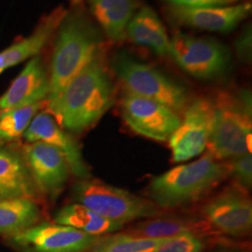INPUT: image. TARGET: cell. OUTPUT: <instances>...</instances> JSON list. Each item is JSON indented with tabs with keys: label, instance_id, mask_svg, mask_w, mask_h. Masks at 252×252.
<instances>
[{
	"label": "cell",
	"instance_id": "cell-25",
	"mask_svg": "<svg viewBox=\"0 0 252 252\" xmlns=\"http://www.w3.org/2000/svg\"><path fill=\"white\" fill-rule=\"evenodd\" d=\"M205 245L192 233H184L166 238L153 252H203Z\"/></svg>",
	"mask_w": 252,
	"mask_h": 252
},
{
	"label": "cell",
	"instance_id": "cell-27",
	"mask_svg": "<svg viewBox=\"0 0 252 252\" xmlns=\"http://www.w3.org/2000/svg\"><path fill=\"white\" fill-rule=\"evenodd\" d=\"M235 51L240 60L246 62L252 59V27H247L235 41Z\"/></svg>",
	"mask_w": 252,
	"mask_h": 252
},
{
	"label": "cell",
	"instance_id": "cell-8",
	"mask_svg": "<svg viewBox=\"0 0 252 252\" xmlns=\"http://www.w3.org/2000/svg\"><path fill=\"white\" fill-rule=\"evenodd\" d=\"M97 238L69 226L40 221L2 240L16 252H89Z\"/></svg>",
	"mask_w": 252,
	"mask_h": 252
},
{
	"label": "cell",
	"instance_id": "cell-30",
	"mask_svg": "<svg viewBox=\"0 0 252 252\" xmlns=\"http://www.w3.org/2000/svg\"><path fill=\"white\" fill-rule=\"evenodd\" d=\"M1 146H4V144H3V143L1 142V140H0V147H1Z\"/></svg>",
	"mask_w": 252,
	"mask_h": 252
},
{
	"label": "cell",
	"instance_id": "cell-7",
	"mask_svg": "<svg viewBox=\"0 0 252 252\" xmlns=\"http://www.w3.org/2000/svg\"><path fill=\"white\" fill-rule=\"evenodd\" d=\"M168 55L190 76L212 80L223 75L231 63L228 48L214 38L178 32L169 40Z\"/></svg>",
	"mask_w": 252,
	"mask_h": 252
},
{
	"label": "cell",
	"instance_id": "cell-17",
	"mask_svg": "<svg viewBox=\"0 0 252 252\" xmlns=\"http://www.w3.org/2000/svg\"><path fill=\"white\" fill-rule=\"evenodd\" d=\"M66 9L58 7L40 20L35 30L0 52V75L27 59L37 56L60 26Z\"/></svg>",
	"mask_w": 252,
	"mask_h": 252
},
{
	"label": "cell",
	"instance_id": "cell-5",
	"mask_svg": "<svg viewBox=\"0 0 252 252\" xmlns=\"http://www.w3.org/2000/svg\"><path fill=\"white\" fill-rule=\"evenodd\" d=\"M112 68L128 93L157 101L176 112L187 108L189 94L183 85L125 51L115 55Z\"/></svg>",
	"mask_w": 252,
	"mask_h": 252
},
{
	"label": "cell",
	"instance_id": "cell-20",
	"mask_svg": "<svg viewBox=\"0 0 252 252\" xmlns=\"http://www.w3.org/2000/svg\"><path fill=\"white\" fill-rule=\"evenodd\" d=\"M54 222L69 226L83 233L100 236L123 229L124 223L100 216L88 207L73 203L60 208L54 215Z\"/></svg>",
	"mask_w": 252,
	"mask_h": 252
},
{
	"label": "cell",
	"instance_id": "cell-10",
	"mask_svg": "<svg viewBox=\"0 0 252 252\" xmlns=\"http://www.w3.org/2000/svg\"><path fill=\"white\" fill-rule=\"evenodd\" d=\"M21 152L40 196L54 201L64 189L70 173L63 153L44 142L22 145Z\"/></svg>",
	"mask_w": 252,
	"mask_h": 252
},
{
	"label": "cell",
	"instance_id": "cell-26",
	"mask_svg": "<svg viewBox=\"0 0 252 252\" xmlns=\"http://www.w3.org/2000/svg\"><path fill=\"white\" fill-rule=\"evenodd\" d=\"M229 174L234 176L237 184L246 190L252 188V153L232 158L227 164Z\"/></svg>",
	"mask_w": 252,
	"mask_h": 252
},
{
	"label": "cell",
	"instance_id": "cell-28",
	"mask_svg": "<svg viewBox=\"0 0 252 252\" xmlns=\"http://www.w3.org/2000/svg\"><path fill=\"white\" fill-rule=\"evenodd\" d=\"M173 6L185 7V8H196L207 6H219L223 5L222 0H168Z\"/></svg>",
	"mask_w": 252,
	"mask_h": 252
},
{
	"label": "cell",
	"instance_id": "cell-18",
	"mask_svg": "<svg viewBox=\"0 0 252 252\" xmlns=\"http://www.w3.org/2000/svg\"><path fill=\"white\" fill-rule=\"evenodd\" d=\"M94 17L108 38L117 42L126 34V28L138 9V0H87Z\"/></svg>",
	"mask_w": 252,
	"mask_h": 252
},
{
	"label": "cell",
	"instance_id": "cell-24",
	"mask_svg": "<svg viewBox=\"0 0 252 252\" xmlns=\"http://www.w3.org/2000/svg\"><path fill=\"white\" fill-rule=\"evenodd\" d=\"M46 106L41 101L27 107L14 108L0 113V140L4 145L16 141L23 136L37 112Z\"/></svg>",
	"mask_w": 252,
	"mask_h": 252
},
{
	"label": "cell",
	"instance_id": "cell-23",
	"mask_svg": "<svg viewBox=\"0 0 252 252\" xmlns=\"http://www.w3.org/2000/svg\"><path fill=\"white\" fill-rule=\"evenodd\" d=\"M166 238H144L118 234L98 237L89 252H153Z\"/></svg>",
	"mask_w": 252,
	"mask_h": 252
},
{
	"label": "cell",
	"instance_id": "cell-3",
	"mask_svg": "<svg viewBox=\"0 0 252 252\" xmlns=\"http://www.w3.org/2000/svg\"><path fill=\"white\" fill-rule=\"evenodd\" d=\"M228 174L227 164L207 153L195 162L173 167L154 178L149 193L160 207H180L202 197Z\"/></svg>",
	"mask_w": 252,
	"mask_h": 252
},
{
	"label": "cell",
	"instance_id": "cell-4",
	"mask_svg": "<svg viewBox=\"0 0 252 252\" xmlns=\"http://www.w3.org/2000/svg\"><path fill=\"white\" fill-rule=\"evenodd\" d=\"M252 133L251 92L220 93L213 103L208 153L218 161L251 153Z\"/></svg>",
	"mask_w": 252,
	"mask_h": 252
},
{
	"label": "cell",
	"instance_id": "cell-21",
	"mask_svg": "<svg viewBox=\"0 0 252 252\" xmlns=\"http://www.w3.org/2000/svg\"><path fill=\"white\" fill-rule=\"evenodd\" d=\"M39 203L30 199L0 201V238L16 234L42 221Z\"/></svg>",
	"mask_w": 252,
	"mask_h": 252
},
{
	"label": "cell",
	"instance_id": "cell-15",
	"mask_svg": "<svg viewBox=\"0 0 252 252\" xmlns=\"http://www.w3.org/2000/svg\"><path fill=\"white\" fill-rule=\"evenodd\" d=\"M50 94V78L41 58H32L8 90L0 96V113L45 101Z\"/></svg>",
	"mask_w": 252,
	"mask_h": 252
},
{
	"label": "cell",
	"instance_id": "cell-9",
	"mask_svg": "<svg viewBox=\"0 0 252 252\" xmlns=\"http://www.w3.org/2000/svg\"><path fill=\"white\" fill-rule=\"evenodd\" d=\"M125 122L138 135L157 141L169 140L180 126L178 112L161 103L128 93L121 104Z\"/></svg>",
	"mask_w": 252,
	"mask_h": 252
},
{
	"label": "cell",
	"instance_id": "cell-6",
	"mask_svg": "<svg viewBox=\"0 0 252 252\" xmlns=\"http://www.w3.org/2000/svg\"><path fill=\"white\" fill-rule=\"evenodd\" d=\"M72 197L75 203L88 207L100 216L124 224L160 214L153 202L99 180H79L73 186Z\"/></svg>",
	"mask_w": 252,
	"mask_h": 252
},
{
	"label": "cell",
	"instance_id": "cell-29",
	"mask_svg": "<svg viewBox=\"0 0 252 252\" xmlns=\"http://www.w3.org/2000/svg\"><path fill=\"white\" fill-rule=\"evenodd\" d=\"M235 1H238V0H222V3L224 5V4H229V3H234Z\"/></svg>",
	"mask_w": 252,
	"mask_h": 252
},
{
	"label": "cell",
	"instance_id": "cell-2",
	"mask_svg": "<svg viewBox=\"0 0 252 252\" xmlns=\"http://www.w3.org/2000/svg\"><path fill=\"white\" fill-rule=\"evenodd\" d=\"M51 63L50 94L47 100L54 98L68 82L101 52L102 36L89 16L76 2L66 9L57 28Z\"/></svg>",
	"mask_w": 252,
	"mask_h": 252
},
{
	"label": "cell",
	"instance_id": "cell-13",
	"mask_svg": "<svg viewBox=\"0 0 252 252\" xmlns=\"http://www.w3.org/2000/svg\"><path fill=\"white\" fill-rule=\"evenodd\" d=\"M204 214L212 225L224 234L241 236L252 230V202L238 190H224L208 201Z\"/></svg>",
	"mask_w": 252,
	"mask_h": 252
},
{
	"label": "cell",
	"instance_id": "cell-1",
	"mask_svg": "<svg viewBox=\"0 0 252 252\" xmlns=\"http://www.w3.org/2000/svg\"><path fill=\"white\" fill-rule=\"evenodd\" d=\"M114 102V86L96 54L45 108L63 129L81 133L99 121Z\"/></svg>",
	"mask_w": 252,
	"mask_h": 252
},
{
	"label": "cell",
	"instance_id": "cell-12",
	"mask_svg": "<svg viewBox=\"0 0 252 252\" xmlns=\"http://www.w3.org/2000/svg\"><path fill=\"white\" fill-rule=\"evenodd\" d=\"M27 143L44 142L63 153L70 173L80 180L90 178L87 163L81 154V148L71 135L66 133L49 112L36 114L23 135Z\"/></svg>",
	"mask_w": 252,
	"mask_h": 252
},
{
	"label": "cell",
	"instance_id": "cell-19",
	"mask_svg": "<svg viewBox=\"0 0 252 252\" xmlns=\"http://www.w3.org/2000/svg\"><path fill=\"white\" fill-rule=\"evenodd\" d=\"M126 33L135 44L149 47L157 55H168L170 38L152 8L142 7L129 22Z\"/></svg>",
	"mask_w": 252,
	"mask_h": 252
},
{
	"label": "cell",
	"instance_id": "cell-16",
	"mask_svg": "<svg viewBox=\"0 0 252 252\" xmlns=\"http://www.w3.org/2000/svg\"><path fill=\"white\" fill-rule=\"evenodd\" d=\"M19 199L42 203L21 149L4 145L0 147V201Z\"/></svg>",
	"mask_w": 252,
	"mask_h": 252
},
{
	"label": "cell",
	"instance_id": "cell-11",
	"mask_svg": "<svg viewBox=\"0 0 252 252\" xmlns=\"http://www.w3.org/2000/svg\"><path fill=\"white\" fill-rule=\"evenodd\" d=\"M213 121V103L207 98L193 100L187 106L183 120L169 138L173 160L184 162L207 149Z\"/></svg>",
	"mask_w": 252,
	"mask_h": 252
},
{
	"label": "cell",
	"instance_id": "cell-22",
	"mask_svg": "<svg viewBox=\"0 0 252 252\" xmlns=\"http://www.w3.org/2000/svg\"><path fill=\"white\" fill-rule=\"evenodd\" d=\"M195 229L196 224L189 220L158 218L136 224L126 234L144 238H168L184 233H192Z\"/></svg>",
	"mask_w": 252,
	"mask_h": 252
},
{
	"label": "cell",
	"instance_id": "cell-14",
	"mask_svg": "<svg viewBox=\"0 0 252 252\" xmlns=\"http://www.w3.org/2000/svg\"><path fill=\"white\" fill-rule=\"evenodd\" d=\"M252 9L251 3L231 7H223L222 5L196 8L173 6L170 13L180 25L226 34L248 18Z\"/></svg>",
	"mask_w": 252,
	"mask_h": 252
}]
</instances>
